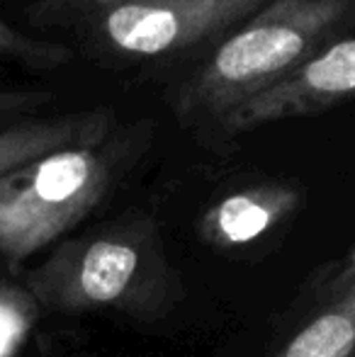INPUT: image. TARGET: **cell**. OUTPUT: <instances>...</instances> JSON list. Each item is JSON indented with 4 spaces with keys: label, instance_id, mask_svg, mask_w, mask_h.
I'll use <instances>...</instances> for the list:
<instances>
[{
    "label": "cell",
    "instance_id": "cell-9",
    "mask_svg": "<svg viewBox=\"0 0 355 357\" xmlns=\"http://www.w3.org/2000/svg\"><path fill=\"white\" fill-rule=\"evenodd\" d=\"M0 56L15 59V61H22L32 68H59L63 63H68L73 59L71 49L61 47V44L54 42H42V39L24 37L22 32L8 27V24L0 20Z\"/></svg>",
    "mask_w": 355,
    "mask_h": 357
},
{
    "label": "cell",
    "instance_id": "cell-10",
    "mask_svg": "<svg viewBox=\"0 0 355 357\" xmlns=\"http://www.w3.org/2000/svg\"><path fill=\"white\" fill-rule=\"evenodd\" d=\"M127 3H146V0H37L27 10V20L37 27L90 22L98 15Z\"/></svg>",
    "mask_w": 355,
    "mask_h": 357
},
{
    "label": "cell",
    "instance_id": "cell-12",
    "mask_svg": "<svg viewBox=\"0 0 355 357\" xmlns=\"http://www.w3.org/2000/svg\"><path fill=\"white\" fill-rule=\"evenodd\" d=\"M353 287H355V245L341 263H336L328 273H324V278L314 284L312 299H317L319 304H326L328 299L343 294L346 289H353Z\"/></svg>",
    "mask_w": 355,
    "mask_h": 357
},
{
    "label": "cell",
    "instance_id": "cell-2",
    "mask_svg": "<svg viewBox=\"0 0 355 357\" xmlns=\"http://www.w3.org/2000/svg\"><path fill=\"white\" fill-rule=\"evenodd\" d=\"M39 304L68 314L112 309L134 321H158L183 299V280L149 216H129L61 243L29 275Z\"/></svg>",
    "mask_w": 355,
    "mask_h": 357
},
{
    "label": "cell",
    "instance_id": "cell-3",
    "mask_svg": "<svg viewBox=\"0 0 355 357\" xmlns=\"http://www.w3.org/2000/svg\"><path fill=\"white\" fill-rule=\"evenodd\" d=\"M127 144L54 151L0 178V255L20 265L83 221L112 190Z\"/></svg>",
    "mask_w": 355,
    "mask_h": 357
},
{
    "label": "cell",
    "instance_id": "cell-1",
    "mask_svg": "<svg viewBox=\"0 0 355 357\" xmlns=\"http://www.w3.org/2000/svg\"><path fill=\"white\" fill-rule=\"evenodd\" d=\"M353 29L355 0H270L173 90V112L185 127L214 129Z\"/></svg>",
    "mask_w": 355,
    "mask_h": 357
},
{
    "label": "cell",
    "instance_id": "cell-8",
    "mask_svg": "<svg viewBox=\"0 0 355 357\" xmlns=\"http://www.w3.org/2000/svg\"><path fill=\"white\" fill-rule=\"evenodd\" d=\"M273 357H355V287L322 304Z\"/></svg>",
    "mask_w": 355,
    "mask_h": 357
},
{
    "label": "cell",
    "instance_id": "cell-13",
    "mask_svg": "<svg viewBox=\"0 0 355 357\" xmlns=\"http://www.w3.org/2000/svg\"><path fill=\"white\" fill-rule=\"evenodd\" d=\"M49 100H52L49 90H0V117L22 112V109H34Z\"/></svg>",
    "mask_w": 355,
    "mask_h": 357
},
{
    "label": "cell",
    "instance_id": "cell-11",
    "mask_svg": "<svg viewBox=\"0 0 355 357\" xmlns=\"http://www.w3.org/2000/svg\"><path fill=\"white\" fill-rule=\"evenodd\" d=\"M29 326V304L20 291L0 282V357H10Z\"/></svg>",
    "mask_w": 355,
    "mask_h": 357
},
{
    "label": "cell",
    "instance_id": "cell-5",
    "mask_svg": "<svg viewBox=\"0 0 355 357\" xmlns=\"http://www.w3.org/2000/svg\"><path fill=\"white\" fill-rule=\"evenodd\" d=\"M353 98L355 34L333 42L287 78L234 107L212 132L222 139H232L273 122L322 114Z\"/></svg>",
    "mask_w": 355,
    "mask_h": 357
},
{
    "label": "cell",
    "instance_id": "cell-7",
    "mask_svg": "<svg viewBox=\"0 0 355 357\" xmlns=\"http://www.w3.org/2000/svg\"><path fill=\"white\" fill-rule=\"evenodd\" d=\"M109 129H112L109 109H88V112L63 114V117L27 119V122L3 127L0 129V178L54 151L107 142Z\"/></svg>",
    "mask_w": 355,
    "mask_h": 357
},
{
    "label": "cell",
    "instance_id": "cell-6",
    "mask_svg": "<svg viewBox=\"0 0 355 357\" xmlns=\"http://www.w3.org/2000/svg\"><path fill=\"white\" fill-rule=\"evenodd\" d=\"M302 204V192L285 183L248 185L214 202L199 221L204 243L236 248L289 219Z\"/></svg>",
    "mask_w": 355,
    "mask_h": 357
},
{
    "label": "cell",
    "instance_id": "cell-4",
    "mask_svg": "<svg viewBox=\"0 0 355 357\" xmlns=\"http://www.w3.org/2000/svg\"><path fill=\"white\" fill-rule=\"evenodd\" d=\"M270 0H146L127 3L90 20V34L122 59H173L229 34Z\"/></svg>",
    "mask_w": 355,
    "mask_h": 357
}]
</instances>
